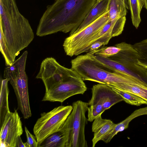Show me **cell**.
Masks as SVG:
<instances>
[{
	"label": "cell",
	"mask_w": 147,
	"mask_h": 147,
	"mask_svg": "<svg viewBox=\"0 0 147 147\" xmlns=\"http://www.w3.org/2000/svg\"><path fill=\"white\" fill-rule=\"evenodd\" d=\"M66 142L65 134L59 129L47 137L38 147H65Z\"/></svg>",
	"instance_id": "17"
},
{
	"label": "cell",
	"mask_w": 147,
	"mask_h": 147,
	"mask_svg": "<svg viewBox=\"0 0 147 147\" xmlns=\"http://www.w3.org/2000/svg\"><path fill=\"white\" fill-rule=\"evenodd\" d=\"M8 78H4L1 80L0 94V126L2 125L6 115L10 112L9 109L8 96L9 90Z\"/></svg>",
	"instance_id": "16"
},
{
	"label": "cell",
	"mask_w": 147,
	"mask_h": 147,
	"mask_svg": "<svg viewBox=\"0 0 147 147\" xmlns=\"http://www.w3.org/2000/svg\"><path fill=\"white\" fill-rule=\"evenodd\" d=\"M72 109L71 105L60 106L41 114L33 129L38 147L47 137L62 127Z\"/></svg>",
	"instance_id": "8"
},
{
	"label": "cell",
	"mask_w": 147,
	"mask_h": 147,
	"mask_svg": "<svg viewBox=\"0 0 147 147\" xmlns=\"http://www.w3.org/2000/svg\"><path fill=\"white\" fill-rule=\"evenodd\" d=\"M116 124L111 120L102 119L100 115L93 121L92 129L94 133L92 140V146L102 140L114 128Z\"/></svg>",
	"instance_id": "13"
},
{
	"label": "cell",
	"mask_w": 147,
	"mask_h": 147,
	"mask_svg": "<svg viewBox=\"0 0 147 147\" xmlns=\"http://www.w3.org/2000/svg\"><path fill=\"white\" fill-rule=\"evenodd\" d=\"M0 50L5 59V65L10 66L15 61V58L10 52L6 42L3 29L0 25Z\"/></svg>",
	"instance_id": "22"
},
{
	"label": "cell",
	"mask_w": 147,
	"mask_h": 147,
	"mask_svg": "<svg viewBox=\"0 0 147 147\" xmlns=\"http://www.w3.org/2000/svg\"><path fill=\"white\" fill-rule=\"evenodd\" d=\"M127 91L140 97L147 102V88L130 84H121L117 88Z\"/></svg>",
	"instance_id": "21"
},
{
	"label": "cell",
	"mask_w": 147,
	"mask_h": 147,
	"mask_svg": "<svg viewBox=\"0 0 147 147\" xmlns=\"http://www.w3.org/2000/svg\"><path fill=\"white\" fill-rule=\"evenodd\" d=\"M97 0H55L48 5L36 32L42 37L62 32L72 35L83 21Z\"/></svg>",
	"instance_id": "1"
},
{
	"label": "cell",
	"mask_w": 147,
	"mask_h": 147,
	"mask_svg": "<svg viewBox=\"0 0 147 147\" xmlns=\"http://www.w3.org/2000/svg\"><path fill=\"white\" fill-rule=\"evenodd\" d=\"M144 3V7L147 10V0H143Z\"/></svg>",
	"instance_id": "30"
},
{
	"label": "cell",
	"mask_w": 147,
	"mask_h": 147,
	"mask_svg": "<svg viewBox=\"0 0 147 147\" xmlns=\"http://www.w3.org/2000/svg\"><path fill=\"white\" fill-rule=\"evenodd\" d=\"M72 106L71 112L60 129L66 136L65 147H87L85 128L88 121L85 113L88 102L78 100L73 102Z\"/></svg>",
	"instance_id": "7"
},
{
	"label": "cell",
	"mask_w": 147,
	"mask_h": 147,
	"mask_svg": "<svg viewBox=\"0 0 147 147\" xmlns=\"http://www.w3.org/2000/svg\"><path fill=\"white\" fill-rule=\"evenodd\" d=\"M132 46L137 52L138 64L147 69V38Z\"/></svg>",
	"instance_id": "20"
},
{
	"label": "cell",
	"mask_w": 147,
	"mask_h": 147,
	"mask_svg": "<svg viewBox=\"0 0 147 147\" xmlns=\"http://www.w3.org/2000/svg\"><path fill=\"white\" fill-rule=\"evenodd\" d=\"M105 45L103 42L100 40H97L91 45L87 53L91 54L100 48L102 46Z\"/></svg>",
	"instance_id": "27"
},
{
	"label": "cell",
	"mask_w": 147,
	"mask_h": 147,
	"mask_svg": "<svg viewBox=\"0 0 147 147\" xmlns=\"http://www.w3.org/2000/svg\"><path fill=\"white\" fill-rule=\"evenodd\" d=\"M23 132L22 122L17 111L8 113L1 127L0 146L16 147L17 138Z\"/></svg>",
	"instance_id": "11"
},
{
	"label": "cell",
	"mask_w": 147,
	"mask_h": 147,
	"mask_svg": "<svg viewBox=\"0 0 147 147\" xmlns=\"http://www.w3.org/2000/svg\"><path fill=\"white\" fill-rule=\"evenodd\" d=\"M25 131L27 138V141L24 143L25 147H38V144L36 137L32 135L26 127Z\"/></svg>",
	"instance_id": "26"
},
{
	"label": "cell",
	"mask_w": 147,
	"mask_h": 147,
	"mask_svg": "<svg viewBox=\"0 0 147 147\" xmlns=\"http://www.w3.org/2000/svg\"><path fill=\"white\" fill-rule=\"evenodd\" d=\"M133 26L138 28L141 22L140 13L144 3L143 0H127Z\"/></svg>",
	"instance_id": "18"
},
{
	"label": "cell",
	"mask_w": 147,
	"mask_h": 147,
	"mask_svg": "<svg viewBox=\"0 0 147 147\" xmlns=\"http://www.w3.org/2000/svg\"><path fill=\"white\" fill-rule=\"evenodd\" d=\"M0 23L7 47L16 59L34 38L28 20L19 11L15 0H0Z\"/></svg>",
	"instance_id": "2"
},
{
	"label": "cell",
	"mask_w": 147,
	"mask_h": 147,
	"mask_svg": "<svg viewBox=\"0 0 147 147\" xmlns=\"http://www.w3.org/2000/svg\"><path fill=\"white\" fill-rule=\"evenodd\" d=\"M20 136H18L17 138L16 142V147H25L24 143L22 142Z\"/></svg>",
	"instance_id": "28"
},
{
	"label": "cell",
	"mask_w": 147,
	"mask_h": 147,
	"mask_svg": "<svg viewBox=\"0 0 147 147\" xmlns=\"http://www.w3.org/2000/svg\"><path fill=\"white\" fill-rule=\"evenodd\" d=\"M127 9L124 4L117 0H110L108 16L109 20H113L126 16Z\"/></svg>",
	"instance_id": "19"
},
{
	"label": "cell",
	"mask_w": 147,
	"mask_h": 147,
	"mask_svg": "<svg viewBox=\"0 0 147 147\" xmlns=\"http://www.w3.org/2000/svg\"><path fill=\"white\" fill-rule=\"evenodd\" d=\"M92 96L88 106L98 103L105 111L115 104L123 101V98L109 86L99 83L91 88Z\"/></svg>",
	"instance_id": "12"
},
{
	"label": "cell",
	"mask_w": 147,
	"mask_h": 147,
	"mask_svg": "<svg viewBox=\"0 0 147 147\" xmlns=\"http://www.w3.org/2000/svg\"><path fill=\"white\" fill-rule=\"evenodd\" d=\"M84 81L79 76L60 83L45 92L42 101L62 103L74 95L83 94L87 90Z\"/></svg>",
	"instance_id": "10"
},
{
	"label": "cell",
	"mask_w": 147,
	"mask_h": 147,
	"mask_svg": "<svg viewBox=\"0 0 147 147\" xmlns=\"http://www.w3.org/2000/svg\"><path fill=\"white\" fill-rule=\"evenodd\" d=\"M71 68L83 81L88 80L117 88L121 84L144 85L130 76L117 71L97 60L94 55L87 53L78 56L71 61Z\"/></svg>",
	"instance_id": "3"
},
{
	"label": "cell",
	"mask_w": 147,
	"mask_h": 147,
	"mask_svg": "<svg viewBox=\"0 0 147 147\" xmlns=\"http://www.w3.org/2000/svg\"><path fill=\"white\" fill-rule=\"evenodd\" d=\"M110 1V0H97L83 21L72 34L83 29L108 11Z\"/></svg>",
	"instance_id": "14"
},
{
	"label": "cell",
	"mask_w": 147,
	"mask_h": 147,
	"mask_svg": "<svg viewBox=\"0 0 147 147\" xmlns=\"http://www.w3.org/2000/svg\"><path fill=\"white\" fill-rule=\"evenodd\" d=\"M115 46L120 50L114 55L109 58L94 57L100 62L137 80L147 87V69L138 64L137 53L132 45L122 42Z\"/></svg>",
	"instance_id": "4"
},
{
	"label": "cell",
	"mask_w": 147,
	"mask_h": 147,
	"mask_svg": "<svg viewBox=\"0 0 147 147\" xmlns=\"http://www.w3.org/2000/svg\"><path fill=\"white\" fill-rule=\"evenodd\" d=\"M109 10L78 32L69 35L63 47L67 55L70 57L88 52L91 45L98 39V33L109 20Z\"/></svg>",
	"instance_id": "6"
},
{
	"label": "cell",
	"mask_w": 147,
	"mask_h": 147,
	"mask_svg": "<svg viewBox=\"0 0 147 147\" xmlns=\"http://www.w3.org/2000/svg\"><path fill=\"white\" fill-rule=\"evenodd\" d=\"M120 49L116 46L103 47L90 54L105 58H109L117 53Z\"/></svg>",
	"instance_id": "24"
},
{
	"label": "cell",
	"mask_w": 147,
	"mask_h": 147,
	"mask_svg": "<svg viewBox=\"0 0 147 147\" xmlns=\"http://www.w3.org/2000/svg\"><path fill=\"white\" fill-rule=\"evenodd\" d=\"M147 115V106L137 109L129 116L120 122L116 124L114 128L102 140L105 143L109 142L113 137L118 133L127 129L129 125L133 119L138 116Z\"/></svg>",
	"instance_id": "15"
},
{
	"label": "cell",
	"mask_w": 147,
	"mask_h": 147,
	"mask_svg": "<svg viewBox=\"0 0 147 147\" xmlns=\"http://www.w3.org/2000/svg\"><path fill=\"white\" fill-rule=\"evenodd\" d=\"M125 5L127 9H129L127 0H117Z\"/></svg>",
	"instance_id": "29"
},
{
	"label": "cell",
	"mask_w": 147,
	"mask_h": 147,
	"mask_svg": "<svg viewBox=\"0 0 147 147\" xmlns=\"http://www.w3.org/2000/svg\"><path fill=\"white\" fill-rule=\"evenodd\" d=\"M79 76L72 68L65 67L54 58L49 57L42 61L36 78L42 80L47 92L60 83Z\"/></svg>",
	"instance_id": "9"
},
{
	"label": "cell",
	"mask_w": 147,
	"mask_h": 147,
	"mask_svg": "<svg viewBox=\"0 0 147 147\" xmlns=\"http://www.w3.org/2000/svg\"><path fill=\"white\" fill-rule=\"evenodd\" d=\"M105 111L102 106L99 104L89 106L87 109L88 121H93L95 118L101 115Z\"/></svg>",
	"instance_id": "25"
},
{
	"label": "cell",
	"mask_w": 147,
	"mask_h": 147,
	"mask_svg": "<svg viewBox=\"0 0 147 147\" xmlns=\"http://www.w3.org/2000/svg\"><path fill=\"white\" fill-rule=\"evenodd\" d=\"M111 88L121 96L123 101L127 103L136 106H140L143 104L147 105L146 101L134 94L115 88Z\"/></svg>",
	"instance_id": "23"
},
{
	"label": "cell",
	"mask_w": 147,
	"mask_h": 147,
	"mask_svg": "<svg viewBox=\"0 0 147 147\" xmlns=\"http://www.w3.org/2000/svg\"><path fill=\"white\" fill-rule=\"evenodd\" d=\"M28 52L25 51L10 66L4 69V78H8L15 92L18 103V109L25 119L32 116L28 91V78L26 65Z\"/></svg>",
	"instance_id": "5"
}]
</instances>
